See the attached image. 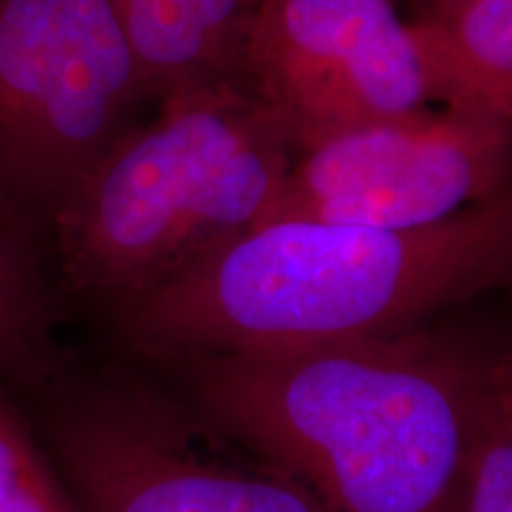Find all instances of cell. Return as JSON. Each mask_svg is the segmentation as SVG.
Returning a JSON list of instances; mask_svg holds the SVG:
<instances>
[{
    "label": "cell",
    "mask_w": 512,
    "mask_h": 512,
    "mask_svg": "<svg viewBox=\"0 0 512 512\" xmlns=\"http://www.w3.org/2000/svg\"><path fill=\"white\" fill-rule=\"evenodd\" d=\"M162 363L192 411L328 512H456L486 361L401 332Z\"/></svg>",
    "instance_id": "1"
},
{
    "label": "cell",
    "mask_w": 512,
    "mask_h": 512,
    "mask_svg": "<svg viewBox=\"0 0 512 512\" xmlns=\"http://www.w3.org/2000/svg\"><path fill=\"white\" fill-rule=\"evenodd\" d=\"M512 278V188L427 228L268 221L110 306L157 358L309 347L411 332Z\"/></svg>",
    "instance_id": "2"
},
{
    "label": "cell",
    "mask_w": 512,
    "mask_h": 512,
    "mask_svg": "<svg viewBox=\"0 0 512 512\" xmlns=\"http://www.w3.org/2000/svg\"><path fill=\"white\" fill-rule=\"evenodd\" d=\"M297 159L245 81L162 98L76 190L50 228L74 292L114 306L264 226Z\"/></svg>",
    "instance_id": "3"
},
{
    "label": "cell",
    "mask_w": 512,
    "mask_h": 512,
    "mask_svg": "<svg viewBox=\"0 0 512 512\" xmlns=\"http://www.w3.org/2000/svg\"><path fill=\"white\" fill-rule=\"evenodd\" d=\"M15 392L83 512H328L285 467L133 375L60 361Z\"/></svg>",
    "instance_id": "4"
},
{
    "label": "cell",
    "mask_w": 512,
    "mask_h": 512,
    "mask_svg": "<svg viewBox=\"0 0 512 512\" xmlns=\"http://www.w3.org/2000/svg\"><path fill=\"white\" fill-rule=\"evenodd\" d=\"M143 98L110 0H0V223L50 235Z\"/></svg>",
    "instance_id": "5"
},
{
    "label": "cell",
    "mask_w": 512,
    "mask_h": 512,
    "mask_svg": "<svg viewBox=\"0 0 512 512\" xmlns=\"http://www.w3.org/2000/svg\"><path fill=\"white\" fill-rule=\"evenodd\" d=\"M245 81L299 155L432 102L411 24L392 0H256Z\"/></svg>",
    "instance_id": "6"
},
{
    "label": "cell",
    "mask_w": 512,
    "mask_h": 512,
    "mask_svg": "<svg viewBox=\"0 0 512 512\" xmlns=\"http://www.w3.org/2000/svg\"><path fill=\"white\" fill-rule=\"evenodd\" d=\"M510 159L512 124L489 114L446 107L377 121L294 159L268 221L427 228L508 190Z\"/></svg>",
    "instance_id": "7"
},
{
    "label": "cell",
    "mask_w": 512,
    "mask_h": 512,
    "mask_svg": "<svg viewBox=\"0 0 512 512\" xmlns=\"http://www.w3.org/2000/svg\"><path fill=\"white\" fill-rule=\"evenodd\" d=\"M256 0H110L150 98L245 81V41ZM247 83V81H245Z\"/></svg>",
    "instance_id": "8"
},
{
    "label": "cell",
    "mask_w": 512,
    "mask_h": 512,
    "mask_svg": "<svg viewBox=\"0 0 512 512\" xmlns=\"http://www.w3.org/2000/svg\"><path fill=\"white\" fill-rule=\"evenodd\" d=\"M432 100L512 124V0H456L411 24Z\"/></svg>",
    "instance_id": "9"
},
{
    "label": "cell",
    "mask_w": 512,
    "mask_h": 512,
    "mask_svg": "<svg viewBox=\"0 0 512 512\" xmlns=\"http://www.w3.org/2000/svg\"><path fill=\"white\" fill-rule=\"evenodd\" d=\"M50 320L46 287L27 245L0 223V377L12 387L60 363Z\"/></svg>",
    "instance_id": "10"
},
{
    "label": "cell",
    "mask_w": 512,
    "mask_h": 512,
    "mask_svg": "<svg viewBox=\"0 0 512 512\" xmlns=\"http://www.w3.org/2000/svg\"><path fill=\"white\" fill-rule=\"evenodd\" d=\"M456 512H512V358L484 363Z\"/></svg>",
    "instance_id": "11"
},
{
    "label": "cell",
    "mask_w": 512,
    "mask_h": 512,
    "mask_svg": "<svg viewBox=\"0 0 512 512\" xmlns=\"http://www.w3.org/2000/svg\"><path fill=\"white\" fill-rule=\"evenodd\" d=\"M0 512H83L10 382L0 377Z\"/></svg>",
    "instance_id": "12"
},
{
    "label": "cell",
    "mask_w": 512,
    "mask_h": 512,
    "mask_svg": "<svg viewBox=\"0 0 512 512\" xmlns=\"http://www.w3.org/2000/svg\"><path fill=\"white\" fill-rule=\"evenodd\" d=\"M434 5H446V3H456V0H432Z\"/></svg>",
    "instance_id": "13"
}]
</instances>
